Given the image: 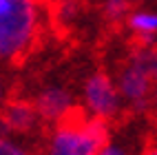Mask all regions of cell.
I'll list each match as a JSON object with an SVG mask.
<instances>
[{
  "label": "cell",
  "mask_w": 157,
  "mask_h": 155,
  "mask_svg": "<svg viewBox=\"0 0 157 155\" xmlns=\"http://www.w3.org/2000/svg\"><path fill=\"white\" fill-rule=\"evenodd\" d=\"M40 2L42 0H9V9L0 14V60L22 67L42 47L47 31L38 16Z\"/></svg>",
  "instance_id": "6da1fadb"
},
{
  "label": "cell",
  "mask_w": 157,
  "mask_h": 155,
  "mask_svg": "<svg viewBox=\"0 0 157 155\" xmlns=\"http://www.w3.org/2000/svg\"><path fill=\"white\" fill-rule=\"evenodd\" d=\"M109 122L89 115L84 107L71 104L53 122L49 155H100L109 149Z\"/></svg>",
  "instance_id": "7a4b0ae2"
},
{
  "label": "cell",
  "mask_w": 157,
  "mask_h": 155,
  "mask_svg": "<svg viewBox=\"0 0 157 155\" xmlns=\"http://www.w3.org/2000/svg\"><path fill=\"white\" fill-rule=\"evenodd\" d=\"M153 87L155 84L151 82V78L146 76L128 56H126V60H122L117 64V91L131 102L126 115H133V113H148V102H151Z\"/></svg>",
  "instance_id": "3957f363"
},
{
  "label": "cell",
  "mask_w": 157,
  "mask_h": 155,
  "mask_svg": "<svg viewBox=\"0 0 157 155\" xmlns=\"http://www.w3.org/2000/svg\"><path fill=\"white\" fill-rule=\"evenodd\" d=\"M84 95L91 111L102 120H115L120 118V91L115 89L111 76L104 69L95 71L84 87Z\"/></svg>",
  "instance_id": "277c9868"
},
{
  "label": "cell",
  "mask_w": 157,
  "mask_h": 155,
  "mask_svg": "<svg viewBox=\"0 0 157 155\" xmlns=\"http://www.w3.org/2000/svg\"><path fill=\"white\" fill-rule=\"evenodd\" d=\"M40 122L36 102L13 91L0 109V126L11 133H31Z\"/></svg>",
  "instance_id": "5b68a950"
},
{
  "label": "cell",
  "mask_w": 157,
  "mask_h": 155,
  "mask_svg": "<svg viewBox=\"0 0 157 155\" xmlns=\"http://www.w3.org/2000/svg\"><path fill=\"white\" fill-rule=\"evenodd\" d=\"M33 102H36L40 120H44L49 124H53L62 113L73 104L71 102V93L64 91V89H60V87H49L44 91H40L33 98Z\"/></svg>",
  "instance_id": "8992f818"
},
{
  "label": "cell",
  "mask_w": 157,
  "mask_h": 155,
  "mask_svg": "<svg viewBox=\"0 0 157 155\" xmlns=\"http://www.w3.org/2000/svg\"><path fill=\"white\" fill-rule=\"evenodd\" d=\"M126 27L133 33L155 36L157 33V14H131L126 20Z\"/></svg>",
  "instance_id": "52a82bcc"
},
{
  "label": "cell",
  "mask_w": 157,
  "mask_h": 155,
  "mask_svg": "<svg viewBox=\"0 0 157 155\" xmlns=\"http://www.w3.org/2000/svg\"><path fill=\"white\" fill-rule=\"evenodd\" d=\"M0 155H29V153H27L25 149L16 146V144H11L9 140L0 138Z\"/></svg>",
  "instance_id": "ba28073f"
},
{
  "label": "cell",
  "mask_w": 157,
  "mask_h": 155,
  "mask_svg": "<svg viewBox=\"0 0 157 155\" xmlns=\"http://www.w3.org/2000/svg\"><path fill=\"white\" fill-rule=\"evenodd\" d=\"M142 155H157V138L155 135H146Z\"/></svg>",
  "instance_id": "9c48e42d"
},
{
  "label": "cell",
  "mask_w": 157,
  "mask_h": 155,
  "mask_svg": "<svg viewBox=\"0 0 157 155\" xmlns=\"http://www.w3.org/2000/svg\"><path fill=\"white\" fill-rule=\"evenodd\" d=\"M100 155H124V151H120V149H113V146H109V149H104Z\"/></svg>",
  "instance_id": "30bf717a"
},
{
  "label": "cell",
  "mask_w": 157,
  "mask_h": 155,
  "mask_svg": "<svg viewBox=\"0 0 157 155\" xmlns=\"http://www.w3.org/2000/svg\"><path fill=\"white\" fill-rule=\"evenodd\" d=\"M148 120H151V124L155 126V138H157V113H148Z\"/></svg>",
  "instance_id": "8fae6325"
},
{
  "label": "cell",
  "mask_w": 157,
  "mask_h": 155,
  "mask_svg": "<svg viewBox=\"0 0 157 155\" xmlns=\"http://www.w3.org/2000/svg\"><path fill=\"white\" fill-rule=\"evenodd\" d=\"M9 9V0H0V14H5Z\"/></svg>",
  "instance_id": "7c38bea8"
},
{
  "label": "cell",
  "mask_w": 157,
  "mask_h": 155,
  "mask_svg": "<svg viewBox=\"0 0 157 155\" xmlns=\"http://www.w3.org/2000/svg\"><path fill=\"white\" fill-rule=\"evenodd\" d=\"M126 2H131V5H137V2H140V0H126Z\"/></svg>",
  "instance_id": "4fadbf2b"
}]
</instances>
